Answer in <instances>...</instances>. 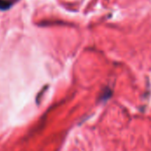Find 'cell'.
<instances>
[{"mask_svg": "<svg viewBox=\"0 0 151 151\" xmlns=\"http://www.w3.org/2000/svg\"><path fill=\"white\" fill-rule=\"evenodd\" d=\"M12 5V2L8 1V0H0V10L4 11V10H8Z\"/></svg>", "mask_w": 151, "mask_h": 151, "instance_id": "6da1fadb", "label": "cell"}]
</instances>
